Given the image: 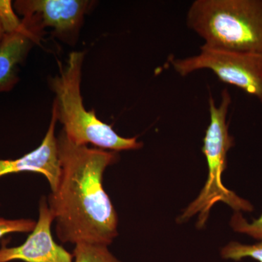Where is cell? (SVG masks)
<instances>
[{"label": "cell", "mask_w": 262, "mask_h": 262, "mask_svg": "<svg viewBox=\"0 0 262 262\" xmlns=\"http://www.w3.org/2000/svg\"><path fill=\"white\" fill-rule=\"evenodd\" d=\"M230 226L234 232L246 234L262 241V215L258 220L249 223L239 212H235L231 218Z\"/></svg>", "instance_id": "13"}, {"label": "cell", "mask_w": 262, "mask_h": 262, "mask_svg": "<svg viewBox=\"0 0 262 262\" xmlns=\"http://www.w3.org/2000/svg\"><path fill=\"white\" fill-rule=\"evenodd\" d=\"M221 256L225 259L238 261L243 258L251 257L262 262V242L253 245H244L231 242L222 248Z\"/></svg>", "instance_id": "11"}, {"label": "cell", "mask_w": 262, "mask_h": 262, "mask_svg": "<svg viewBox=\"0 0 262 262\" xmlns=\"http://www.w3.org/2000/svg\"><path fill=\"white\" fill-rule=\"evenodd\" d=\"M39 40L25 28L23 32L5 34L0 41V93L11 91L19 80V66Z\"/></svg>", "instance_id": "9"}, {"label": "cell", "mask_w": 262, "mask_h": 262, "mask_svg": "<svg viewBox=\"0 0 262 262\" xmlns=\"http://www.w3.org/2000/svg\"><path fill=\"white\" fill-rule=\"evenodd\" d=\"M60 173L47 199L63 244L110 246L118 235V217L103 186L105 170L117 151L79 146L61 131L57 137Z\"/></svg>", "instance_id": "1"}, {"label": "cell", "mask_w": 262, "mask_h": 262, "mask_svg": "<svg viewBox=\"0 0 262 262\" xmlns=\"http://www.w3.org/2000/svg\"><path fill=\"white\" fill-rule=\"evenodd\" d=\"M36 224V221L30 219L12 220L0 218V238L6 234L15 232H32L35 227Z\"/></svg>", "instance_id": "14"}, {"label": "cell", "mask_w": 262, "mask_h": 262, "mask_svg": "<svg viewBox=\"0 0 262 262\" xmlns=\"http://www.w3.org/2000/svg\"><path fill=\"white\" fill-rule=\"evenodd\" d=\"M57 121L56 114L52 110V118L47 134L37 149L18 159H0V178L9 174L23 172L42 174L49 182L51 192L55 191L60 173L58 144L55 135Z\"/></svg>", "instance_id": "8"}, {"label": "cell", "mask_w": 262, "mask_h": 262, "mask_svg": "<svg viewBox=\"0 0 262 262\" xmlns=\"http://www.w3.org/2000/svg\"><path fill=\"white\" fill-rule=\"evenodd\" d=\"M54 217L48 206L47 198L39 201V218L27 241L17 247L0 248V262L20 260L25 262H74L73 254L57 244L51 233Z\"/></svg>", "instance_id": "7"}, {"label": "cell", "mask_w": 262, "mask_h": 262, "mask_svg": "<svg viewBox=\"0 0 262 262\" xmlns=\"http://www.w3.org/2000/svg\"><path fill=\"white\" fill-rule=\"evenodd\" d=\"M0 24L6 34L25 30L22 20L15 14L13 4L10 0H0Z\"/></svg>", "instance_id": "12"}, {"label": "cell", "mask_w": 262, "mask_h": 262, "mask_svg": "<svg viewBox=\"0 0 262 262\" xmlns=\"http://www.w3.org/2000/svg\"><path fill=\"white\" fill-rule=\"evenodd\" d=\"M104 245L80 243L75 245L74 262H122Z\"/></svg>", "instance_id": "10"}, {"label": "cell", "mask_w": 262, "mask_h": 262, "mask_svg": "<svg viewBox=\"0 0 262 262\" xmlns=\"http://www.w3.org/2000/svg\"><path fill=\"white\" fill-rule=\"evenodd\" d=\"M84 52H72L67 64L60 67L59 75L51 81L56 94L53 111L63 126L67 139L79 146L91 144L98 149L113 151L141 149L143 143L137 138L119 136L113 127L96 117L94 110H85L81 95Z\"/></svg>", "instance_id": "3"}, {"label": "cell", "mask_w": 262, "mask_h": 262, "mask_svg": "<svg viewBox=\"0 0 262 262\" xmlns=\"http://www.w3.org/2000/svg\"><path fill=\"white\" fill-rule=\"evenodd\" d=\"M187 25L206 47L262 56V0H195Z\"/></svg>", "instance_id": "2"}, {"label": "cell", "mask_w": 262, "mask_h": 262, "mask_svg": "<svg viewBox=\"0 0 262 262\" xmlns=\"http://www.w3.org/2000/svg\"><path fill=\"white\" fill-rule=\"evenodd\" d=\"M174 70L185 77L209 70L225 83L239 88L262 103V56L214 49L202 46L199 54L170 61Z\"/></svg>", "instance_id": "5"}, {"label": "cell", "mask_w": 262, "mask_h": 262, "mask_svg": "<svg viewBox=\"0 0 262 262\" xmlns=\"http://www.w3.org/2000/svg\"><path fill=\"white\" fill-rule=\"evenodd\" d=\"M232 98L227 89L222 93L220 104H215L211 95L209 96L210 123L203 139V152L206 156L208 167V177L204 187L198 198L192 202L179 217V223L187 222L198 215L196 226L203 228L209 217L210 211L215 203L222 202L235 212L252 211L253 207L222 183V174L227 168V153L234 146V138L229 135L227 114Z\"/></svg>", "instance_id": "4"}, {"label": "cell", "mask_w": 262, "mask_h": 262, "mask_svg": "<svg viewBox=\"0 0 262 262\" xmlns=\"http://www.w3.org/2000/svg\"><path fill=\"white\" fill-rule=\"evenodd\" d=\"M5 34L4 31H3L1 24H0V41H1L2 39H3V38L4 37Z\"/></svg>", "instance_id": "15"}, {"label": "cell", "mask_w": 262, "mask_h": 262, "mask_svg": "<svg viewBox=\"0 0 262 262\" xmlns=\"http://www.w3.org/2000/svg\"><path fill=\"white\" fill-rule=\"evenodd\" d=\"M90 5L82 0H18L13 6L23 15L24 27L39 40L46 27L63 39L75 36Z\"/></svg>", "instance_id": "6"}]
</instances>
